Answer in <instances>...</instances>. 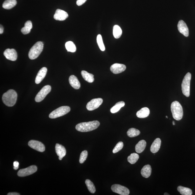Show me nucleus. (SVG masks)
<instances>
[{"label":"nucleus","mask_w":195,"mask_h":195,"mask_svg":"<svg viewBox=\"0 0 195 195\" xmlns=\"http://www.w3.org/2000/svg\"><path fill=\"white\" fill-rule=\"evenodd\" d=\"M99 121H95L79 123L76 126V129L80 132H88L96 129L100 126Z\"/></svg>","instance_id":"obj_1"},{"label":"nucleus","mask_w":195,"mask_h":195,"mask_svg":"<svg viewBox=\"0 0 195 195\" xmlns=\"http://www.w3.org/2000/svg\"><path fill=\"white\" fill-rule=\"evenodd\" d=\"M18 95L14 90H8L2 96V101L4 104L8 107H12L16 102Z\"/></svg>","instance_id":"obj_2"},{"label":"nucleus","mask_w":195,"mask_h":195,"mask_svg":"<svg viewBox=\"0 0 195 195\" xmlns=\"http://www.w3.org/2000/svg\"><path fill=\"white\" fill-rule=\"evenodd\" d=\"M171 108L173 117L175 120L179 121L182 119L183 108L179 102L177 101L173 102L171 104Z\"/></svg>","instance_id":"obj_3"},{"label":"nucleus","mask_w":195,"mask_h":195,"mask_svg":"<svg viewBox=\"0 0 195 195\" xmlns=\"http://www.w3.org/2000/svg\"><path fill=\"white\" fill-rule=\"evenodd\" d=\"M43 48V44L41 41L38 42L30 49L29 53L30 59L34 60L38 57L42 52Z\"/></svg>","instance_id":"obj_4"},{"label":"nucleus","mask_w":195,"mask_h":195,"mask_svg":"<svg viewBox=\"0 0 195 195\" xmlns=\"http://www.w3.org/2000/svg\"><path fill=\"white\" fill-rule=\"evenodd\" d=\"M191 79V73L188 72L185 76L181 84L183 94L186 97H189L190 93V84Z\"/></svg>","instance_id":"obj_5"},{"label":"nucleus","mask_w":195,"mask_h":195,"mask_svg":"<svg viewBox=\"0 0 195 195\" xmlns=\"http://www.w3.org/2000/svg\"><path fill=\"white\" fill-rule=\"evenodd\" d=\"M71 108L69 106H61L52 112L49 115V117L51 119H56L68 114Z\"/></svg>","instance_id":"obj_6"},{"label":"nucleus","mask_w":195,"mask_h":195,"mask_svg":"<svg viewBox=\"0 0 195 195\" xmlns=\"http://www.w3.org/2000/svg\"><path fill=\"white\" fill-rule=\"evenodd\" d=\"M51 89V86L49 85L43 87L37 95L35 98V101L36 102H39L43 101L47 95L50 92Z\"/></svg>","instance_id":"obj_7"},{"label":"nucleus","mask_w":195,"mask_h":195,"mask_svg":"<svg viewBox=\"0 0 195 195\" xmlns=\"http://www.w3.org/2000/svg\"><path fill=\"white\" fill-rule=\"evenodd\" d=\"M37 170V168L36 166H31L24 169H20L18 173V175L20 177H24L33 174Z\"/></svg>","instance_id":"obj_8"},{"label":"nucleus","mask_w":195,"mask_h":195,"mask_svg":"<svg viewBox=\"0 0 195 195\" xmlns=\"http://www.w3.org/2000/svg\"><path fill=\"white\" fill-rule=\"evenodd\" d=\"M111 189L113 192L121 195H128L129 190L127 188L119 184H114L112 186Z\"/></svg>","instance_id":"obj_9"},{"label":"nucleus","mask_w":195,"mask_h":195,"mask_svg":"<svg viewBox=\"0 0 195 195\" xmlns=\"http://www.w3.org/2000/svg\"><path fill=\"white\" fill-rule=\"evenodd\" d=\"M103 102L102 98H96L91 100L86 105L87 109L89 111H93L98 108Z\"/></svg>","instance_id":"obj_10"},{"label":"nucleus","mask_w":195,"mask_h":195,"mask_svg":"<svg viewBox=\"0 0 195 195\" xmlns=\"http://www.w3.org/2000/svg\"><path fill=\"white\" fill-rule=\"evenodd\" d=\"M28 145L32 149L40 152H43L45 150L44 145L40 142L37 141L32 140L29 141L28 142Z\"/></svg>","instance_id":"obj_11"},{"label":"nucleus","mask_w":195,"mask_h":195,"mask_svg":"<svg viewBox=\"0 0 195 195\" xmlns=\"http://www.w3.org/2000/svg\"><path fill=\"white\" fill-rule=\"evenodd\" d=\"M178 29L180 33L186 37L189 35V29L186 23L182 20L179 21L177 25Z\"/></svg>","instance_id":"obj_12"},{"label":"nucleus","mask_w":195,"mask_h":195,"mask_svg":"<svg viewBox=\"0 0 195 195\" xmlns=\"http://www.w3.org/2000/svg\"><path fill=\"white\" fill-rule=\"evenodd\" d=\"M4 55L6 59L10 60L11 61H16L17 59V53L14 49H6L4 51Z\"/></svg>","instance_id":"obj_13"},{"label":"nucleus","mask_w":195,"mask_h":195,"mask_svg":"<svg viewBox=\"0 0 195 195\" xmlns=\"http://www.w3.org/2000/svg\"><path fill=\"white\" fill-rule=\"evenodd\" d=\"M126 69V66L125 65L119 63H115L112 65L110 67L111 72L115 74L122 73Z\"/></svg>","instance_id":"obj_14"},{"label":"nucleus","mask_w":195,"mask_h":195,"mask_svg":"<svg viewBox=\"0 0 195 195\" xmlns=\"http://www.w3.org/2000/svg\"><path fill=\"white\" fill-rule=\"evenodd\" d=\"M68 17V13L66 11L60 9H57L54 15V18L56 20L64 21Z\"/></svg>","instance_id":"obj_15"},{"label":"nucleus","mask_w":195,"mask_h":195,"mask_svg":"<svg viewBox=\"0 0 195 195\" xmlns=\"http://www.w3.org/2000/svg\"><path fill=\"white\" fill-rule=\"evenodd\" d=\"M56 151L60 161H61L66 154V150L64 147L58 144L56 145Z\"/></svg>","instance_id":"obj_16"},{"label":"nucleus","mask_w":195,"mask_h":195,"mask_svg":"<svg viewBox=\"0 0 195 195\" xmlns=\"http://www.w3.org/2000/svg\"><path fill=\"white\" fill-rule=\"evenodd\" d=\"M47 69L46 67H43L38 73L35 80L36 84H39L44 79L47 72Z\"/></svg>","instance_id":"obj_17"},{"label":"nucleus","mask_w":195,"mask_h":195,"mask_svg":"<svg viewBox=\"0 0 195 195\" xmlns=\"http://www.w3.org/2000/svg\"><path fill=\"white\" fill-rule=\"evenodd\" d=\"M69 81L70 84L74 89H79L80 88V83L76 76L73 75L70 76Z\"/></svg>","instance_id":"obj_18"},{"label":"nucleus","mask_w":195,"mask_h":195,"mask_svg":"<svg viewBox=\"0 0 195 195\" xmlns=\"http://www.w3.org/2000/svg\"><path fill=\"white\" fill-rule=\"evenodd\" d=\"M161 144V139L159 138H156L152 144L150 151L153 153H156L159 150Z\"/></svg>","instance_id":"obj_19"},{"label":"nucleus","mask_w":195,"mask_h":195,"mask_svg":"<svg viewBox=\"0 0 195 195\" xmlns=\"http://www.w3.org/2000/svg\"><path fill=\"white\" fill-rule=\"evenodd\" d=\"M150 111L149 108L144 107L137 112L136 115L139 118H145L149 116Z\"/></svg>","instance_id":"obj_20"},{"label":"nucleus","mask_w":195,"mask_h":195,"mask_svg":"<svg viewBox=\"0 0 195 195\" xmlns=\"http://www.w3.org/2000/svg\"><path fill=\"white\" fill-rule=\"evenodd\" d=\"M151 167L150 165L148 164L145 166L141 171L142 175L145 178H148L151 175Z\"/></svg>","instance_id":"obj_21"},{"label":"nucleus","mask_w":195,"mask_h":195,"mask_svg":"<svg viewBox=\"0 0 195 195\" xmlns=\"http://www.w3.org/2000/svg\"><path fill=\"white\" fill-rule=\"evenodd\" d=\"M146 146V142L144 140H142L138 142L135 146V150L138 153H142L144 150Z\"/></svg>","instance_id":"obj_22"},{"label":"nucleus","mask_w":195,"mask_h":195,"mask_svg":"<svg viewBox=\"0 0 195 195\" xmlns=\"http://www.w3.org/2000/svg\"><path fill=\"white\" fill-rule=\"evenodd\" d=\"M81 74L85 80L88 83H92L94 80V75L89 73L85 71H81Z\"/></svg>","instance_id":"obj_23"},{"label":"nucleus","mask_w":195,"mask_h":195,"mask_svg":"<svg viewBox=\"0 0 195 195\" xmlns=\"http://www.w3.org/2000/svg\"><path fill=\"white\" fill-rule=\"evenodd\" d=\"M17 4L16 0H6L3 3V8L6 9H10L14 7Z\"/></svg>","instance_id":"obj_24"},{"label":"nucleus","mask_w":195,"mask_h":195,"mask_svg":"<svg viewBox=\"0 0 195 195\" xmlns=\"http://www.w3.org/2000/svg\"><path fill=\"white\" fill-rule=\"evenodd\" d=\"M32 26V23L31 21H26L24 27L21 29V32L24 34H29L31 32Z\"/></svg>","instance_id":"obj_25"},{"label":"nucleus","mask_w":195,"mask_h":195,"mask_svg":"<svg viewBox=\"0 0 195 195\" xmlns=\"http://www.w3.org/2000/svg\"><path fill=\"white\" fill-rule=\"evenodd\" d=\"M177 191L182 195H191L192 191L190 188L180 186L177 187Z\"/></svg>","instance_id":"obj_26"},{"label":"nucleus","mask_w":195,"mask_h":195,"mask_svg":"<svg viewBox=\"0 0 195 195\" xmlns=\"http://www.w3.org/2000/svg\"><path fill=\"white\" fill-rule=\"evenodd\" d=\"M113 33L114 37L116 39H118L122 34V30L119 26L115 25L113 27Z\"/></svg>","instance_id":"obj_27"},{"label":"nucleus","mask_w":195,"mask_h":195,"mask_svg":"<svg viewBox=\"0 0 195 195\" xmlns=\"http://www.w3.org/2000/svg\"><path fill=\"white\" fill-rule=\"evenodd\" d=\"M125 102L123 101L119 102L117 103L115 105L111 108V112L113 114L118 112L121 107H123L125 106Z\"/></svg>","instance_id":"obj_28"},{"label":"nucleus","mask_w":195,"mask_h":195,"mask_svg":"<svg viewBox=\"0 0 195 195\" xmlns=\"http://www.w3.org/2000/svg\"><path fill=\"white\" fill-rule=\"evenodd\" d=\"M140 134V131L139 130L134 128H130L127 132V135L130 137H134L137 136Z\"/></svg>","instance_id":"obj_29"},{"label":"nucleus","mask_w":195,"mask_h":195,"mask_svg":"<svg viewBox=\"0 0 195 195\" xmlns=\"http://www.w3.org/2000/svg\"><path fill=\"white\" fill-rule=\"evenodd\" d=\"M139 156L137 153H133L128 157V161L131 164H134L138 161Z\"/></svg>","instance_id":"obj_30"},{"label":"nucleus","mask_w":195,"mask_h":195,"mask_svg":"<svg viewBox=\"0 0 195 195\" xmlns=\"http://www.w3.org/2000/svg\"><path fill=\"white\" fill-rule=\"evenodd\" d=\"M66 48L68 52L74 53L76 50V47L74 43L72 41H68L65 44Z\"/></svg>","instance_id":"obj_31"},{"label":"nucleus","mask_w":195,"mask_h":195,"mask_svg":"<svg viewBox=\"0 0 195 195\" xmlns=\"http://www.w3.org/2000/svg\"><path fill=\"white\" fill-rule=\"evenodd\" d=\"M85 184L89 191L91 193H94L96 192V188L93 183L90 180L87 179L85 181Z\"/></svg>","instance_id":"obj_32"},{"label":"nucleus","mask_w":195,"mask_h":195,"mask_svg":"<svg viewBox=\"0 0 195 195\" xmlns=\"http://www.w3.org/2000/svg\"><path fill=\"white\" fill-rule=\"evenodd\" d=\"M96 40L99 49L102 51H104L105 50V48L103 42L102 37L101 34L98 35L96 38Z\"/></svg>","instance_id":"obj_33"},{"label":"nucleus","mask_w":195,"mask_h":195,"mask_svg":"<svg viewBox=\"0 0 195 195\" xmlns=\"http://www.w3.org/2000/svg\"><path fill=\"white\" fill-rule=\"evenodd\" d=\"M88 156V152L86 150H84L82 152L80 156L79 161L80 163L82 164L86 161Z\"/></svg>","instance_id":"obj_34"},{"label":"nucleus","mask_w":195,"mask_h":195,"mask_svg":"<svg viewBox=\"0 0 195 195\" xmlns=\"http://www.w3.org/2000/svg\"><path fill=\"white\" fill-rule=\"evenodd\" d=\"M123 146H124V144L122 142H119L116 144L114 149L113 150V153H116L121 150L123 149Z\"/></svg>","instance_id":"obj_35"},{"label":"nucleus","mask_w":195,"mask_h":195,"mask_svg":"<svg viewBox=\"0 0 195 195\" xmlns=\"http://www.w3.org/2000/svg\"><path fill=\"white\" fill-rule=\"evenodd\" d=\"M86 1L87 0H77L76 4L78 6H80L84 4Z\"/></svg>","instance_id":"obj_36"},{"label":"nucleus","mask_w":195,"mask_h":195,"mask_svg":"<svg viewBox=\"0 0 195 195\" xmlns=\"http://www.w3.org/2000/svg\"><path fill=\"white\" fill-rule=\"evenodd\" d=\"M19 163L17 161H15L14 163V167H18L19 166Z\"/></svg>","instance_id":"obj_37"},{"label":"nucleus","mask_w":195,"mask_h":195,"mask_svg":"<svg viewBox=\"0 0 195 195\" xmlns=\"http://www.w3.org/2000/svg\"><path fill=\"white\" fill-rule=\"evenodd\" d=\"M8 195H20L19 193L16 192L9 193L7 194Z\"/></svg>","instance_id":"obj_38"},{"label":"nucleus","mask_w":195,"mask_h":195,"mask_svg":"<svg viewBox=\"0 0 195 195\" xmlns=\"http://www.w3.org/2000/svg\"><path fill=\"white\" fill-rule=\"evenodd\" d=\"M3 31H4V29H3V26L1 25V27H0V34H2Z\"/></svg>","instance_id":"obj_39"},{"label":"nucleus","mask_w":195,"mask_h":195,"mask_svg":"<svg viewBox=\"0 0 195 195\" xmlns=\"http://www.w3.org/2000/svg\"><path fill=\"white\" fill-rule=\"evenodd\" d=\"M18 168H19V167H14V169L15 170H17L18 169Z\"/></svg>","instance_id":"obj_40"},{"label":"nucleus","mask_w":195,"mask_h":195,"mask_svg":"<svg viewBox=\"0 0 195 195\" xmlns=\"http://www.w3.org/2000/svg\"><path fill=\"white\" fill-rule=\"evenodd\" d=\"M172 123H173V126H175V121H173Z\"/></svg>","instance_id":"obj_41"},{"label":"nucleus","mask_w":195,"mask_h":195,"mask_svg":"<svg viewBox=\"0 0 195 195\" xmlns=\"http://www.w3.org/2000/svg\"><path fill=\"white\" fill-rule=\"evenodd\" d=\"M164 195H169V194H168V193H164Z\"/></svg>","instance_id":"obj_42"},{"label":"nucleus","mask_w":195,"mask_h":195,"mask_svg":"<svg viewBox=\"0 0 195 195\" xmlns=\"http://www.w3.org/2000/svg\"><path fill=\"white\" fill-rule=\"evenodd\" d=\"M166 118H168V116H166Z\"/></svg>","instance_id":"obj_43"}]
</instances>
